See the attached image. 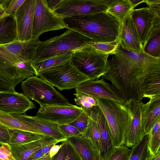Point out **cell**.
<instances>
[{"label":"cell","mask_w":160,"mask_h":160,"mask_svg":"<svg viewBox=\"0 0 160 160\" xmlns=\"http://www.w3.org/2000/svg\"><path fill=\"white\" fill-rule=\"evenodd\" d=\"M107 61L102 76L121 93L125 101L141 102L160 97V58L126 49L120 43L116 53Z\"/></svg>","instance_id":"1"},{"label":"cell","mask_w":160,"mask_h":160,"mask_svg":"<svg viewBox=\"0 0 160 160\" xmlns=\"http://www.w3.org/2000/svg\"><path fill=\"white\" fill-rule=\"evenodd\" d=\"M63 20L67 29L74 30L93 41L111 42L119 38L120 22L106 12Z\"/></svg>","instance_id":"2"},{"label":"cell","mask_w":160,"mask_h":160,"mask_svg":"<svg viewBox=\"0 0 160 160\" xmlns=\"http://www.w3.org/2000/svg\"><path fill=\"white\" fill-rule=\"evenodd\" d=\"M32 76H37L32 62L24 60L0 45V92H15L16 86Z\"/></svg>","instance_id":"3"},{"label":"cell","mask_w":160,"mask_h":160,"mask_svg":"<svg viewBox=\"0 0 160 160\" xmlns=\"http://www.w3.org/2000/svg\"><path fill=\"white\" fill-rule=\"evenodd\" d=\"M91 41L78 32L68 29L59 35L41 42L36 59H45L57 55L72 52L87 47Z\"/></svg>","instance_id":"4"},{"label":"cell","mask_w":160,"mask_h":160,"mask_svg":"<svg viewBox=\"0 0 160 160\" xmlns=\"http://www.w3.org/2000/svg\"><path fill=\"white\" fill-rule=\"evenodd\" d=\"M21 88L27 97L37 102L40 107L71 104L54 87L36 76H30L22 81Z\"/></svg>","instance_id":"5"},{"label":"cell","mask_w":160,"mask_h":160,"mask_svg":"<svg viewBox=\"0 0 160 160\" xmlns=\"http://www.w3.org/2000/svg\"><path fill=\"white\" fill-rule=\"evenodd\" d=\"M109 55L86 47L72 52L71 62L90 80H93L99 79L107 72Z\"/></svg>","instance_id":"6"},{"label":"cell","mask_w":160,"mask_h":160,"mask_svg":"<svg viewBox=\"0 0 160 160\" xmlns=\"http://www.w3.org/2000/svg\"><path fill=\"white\" fill-rule=\"evenodd\" d=\"M95 98L98 102L97 106L103 113L108 122L115 147L124 145L123 137L128 116L127 109L124 103Z\"/></svg>","instance_id":"7"},{"label":"cell","mask_w":160,"mask_h":160,"mask_svg":"<svg viewBox=\"0 0 160 160\" xmlns=\"http://www.w3.org/2000/svg\"><path fill=\"white\" fill-rule=\"evenodd\" d=\"M37 76L60 91L75 88L82 83L90 80L78 70L71 61L39 72Z\"/></svg>","instance_id":"8"},{"label":"cell","mask_w":160,"mask_h":160,"mask_svg":"<svg viewBox=\"0 0 160 160\" xmlns=\"http://www.w3.org/2000/svg\"><path fill=\"white\" fill-rule=\"evenodd\" d=\"M67 27L63 19L58 16L48 6L46 0H36L32 38H38L42 34Z\"/></svg>","instance_id":"9"},{"label":"cell","mask_w":160,"mask_h":160,"mask_svg":"<svg viewBox=\"0 0 160 160\" xmlns=\"http://www.w3.org/2000/svg\"><path fill=\"white\" fill-rule=\"evenodd\" d=\"M143 102L132 100L126 102L128 116L123 137L124 145L132 148L140 142L145 135L143 129L142 116Z\"/></svg>","instance_id":"10"},{"label":"cell","mask_w":160,"mask_h":160,"mask_svg":"<svg viewBox=\"0 0 160 160\" xmlns=\"http://www.w3.org/2000/svg\"><path fill=\"white\" fill-rule=\"evenodd\" d=\"M107 8L99 0H62L53 11L63 19L106 12Z\"/></svg>","instance_id":"11"},{"label":"cell","mask_w":160,"mask_h":160,"mask_svg":"<svg viewBox=\"0 0 160 160\" xmlns=\"http://www.w3.org/2000/svg\"><path fill=\"white\" fill-rule=\"evenodd\" d=\"M83 110L70 104L68 105L40 107L36 116L58 125L68 124L75 119Z\"/></svg>","instance_id":"12"},{"label":"cell","mask_w":160,"mask_h":160,"mask_svg":"<svg viewBox=\"0 0 160 160\" xmlns=\"http://www.w3.org/2000/svg\"><path fill=\"white\" fill-rule=\"evenodd\" d=\"M76 92L84 93L94 98H102L125 103L121 93L112 84L106 81L102 77L100 79L89 80L75 88Z\"/></svg>","instance_id":"13"},{"label":"cell","mask_w":160,"mask_h":160,"mask_svg":"<svg viewBox=\"0 0 160 160\" xmlns=\"http://www.w3.org/2000/svg\"><path fill=\"white\" fill-rule=\"evenodd\" d=\"M36 0H25L15 12L17 40L26 42L32 38Z\"/></svg>","instance_id":"14"},{"label":"cell","mask_w":160,"mask_h":160,"mask_svg":"<svg viewBox=\"0 0 160 160\" xmlns=\"http://www.w3.org/2000/svg\"><path fill=\"white\" fill-rule=\"evenodd\" d=\"M143 50L154 27L160 25L156 17L148 7L133 9L130 13Z\"/></svg>","instance_id":"15"},{"label":"cell","mask_w":160,"mask_h":160,"mask_svg":"<svg viewBox=\"0 0 160 160\" xmlns=\"http://www.w3.org/2000/svg\"><path fill=\"white\" fill-rule=\"evenodd\" d=\"M85 111L97 124L100 135L101 156L102 160H107L112 153L115 147L106 118L98 106Z\"/></svg>","instance_id":"16"},{"label":"cell","mask_w":160,"mask_h":160,"mask_svg":"<svg viewBox=\"0 0 160 160\" xmlns=\"http://www.w3.org/2000/svg\"><path fill=\"white\" fill-rule=\"evenodd\" d=\"M36 108L33 103L22 93L0 92V112L10 115L22 114Z\"/></svg>","instance_id":"17"},{"label":"cell","mask_w":160,"mask_h":160,"mask_svg":"<svg viewBox=\"0 0 160 160\" xmlns=\"http://www.w3.org/2000/svg\"><path fill=\"white\" fill-rule=\"evenodd\" d=\"M11 115L38 129L44 135L50 137L60 142L67 140V138L61 132L58 124L38 118L36 116H31L25 114Z\"/></svg>","instance_id":"18"},{"label":"cell","mask_w":160,"mask_h":160,"mask_svg":"<svg viewBox=\"0 0 160 160\" xmlns=\"http://www.w3.org/2000/svg\"><path fill=\"white\" fill-rule=\"evenodd\" d=\"M119 38L121 44L129 50L137 53L142 50L130 13L121 22Z\"/></svg>","instance_id":"19"},{"label":"cell","mask_w":160,"mask_h":160,"mask_svg":"<svg viewBox=\"0 0 160 160\" xmlns=\"http://www.w3.org/2000/svg\"><path fill=\"white\" fill-rule=\"evenodd\" d=\"M41 41L39 38L21 42L15 40L3 46L8 51L27 61L32 62L36 58L37 53Z\"/></svg>","instance_id":"20"},{"label":"cell","mask_w":160,"mask_h":160,"mask_svg":"<svg viewBox=\"0 0 160 160\" xmlns=\"http://www.w3.org/2000/svg\"><path fill=\"white\" fill-rule=\"evenodd\" d=\"M80 157L81 160H102L100 154L90 140L84 136L67 138Z\"/></svg>","instance_id":"21"},{"label":"cell","mask_w":160,"mask_h":160,"mask_svg":"<svg viewBox=\"0 0 160 160\" xmlns=\"http://www.w3.org/2000/svg\"><path fill=\"white\" fill-rule=\"evenodd\" d=\"M159 120H160V97H157L150 99L143 104L142 122L145 134L148 133Z\"/></svg>","instance_id":"22"},{"label":"cell","mask_w":160,"mask_h":160,"mask_svg":"<svg viewBox=\"0 0 160 160\" xmlns=\"http://www.w3.org/2000/svg\"><path fill=\"white\" fill-rule=\"evenodd\" d=\"M53 139L46 136L37 140L10 146L12 155L16 160H27L32 153Z\"/></svg>","instance_id":"23"},{"label":"cell","mask_w":160,"mask_h":160,"mask_svg":"<svg viewBox=\"0 0 160 160\" xmlns=\"http://www.w3.org/2000/svg\"><path fill=\"white\" fill-rule=\"evenodd\" d=\"M72 52L55 55L43 59H36L32 64L37 73L71 61Z\"/></svg>","instance_id":"24"},{"label":"cell","mask_w":160,"mask_h":160,"mask_svg":"<svg viewBox=\"0 0 160 160\" xmlns=\"http://www.w3.org/2000/svg\"><path fill=\"white\" fill-rule=\"evenodd\" d=\"M17 40L16 26L14 16H7L0 20V45Z\"/></svg>","instance_id":"25"},{"label":"cell","mask_w":160,"mask_h":160,"mask_svg":"<svg viewBox=\"0 0 160 160\" xmlns=\"http://www.w3.org/2000/svg\"><path fill=\"white\" fill-rule=\"evenodd\" d=\"M0 124L9 129L27 131L44 135L38 129L27 124L18 118L1 112H0Z\"/></svg>","instance_id":"26"},{"label":"cell","mask_w":160,"mask_h":160,"mask_svg":"<svg viewBox=\"0 0 160 160\" xmlns=\"http://www.w3.org/2000/svg\"><path fill=\"white\" fill-rule=\"evenodd\" d=\"M133 9L129 0H114L106 12L115 17L121 23Z\"/></svg>","instance_id":"27"},{"label":"cell","mask_w":160,"mask_h":160,"mask_svg":"<svg viewBox=\"0 0 160 160\" xmlns=\"http://www.w3.org/2000/svg\"><path fill=\"white\" fill-rule=\"evenodd\" d=\"M9 130L10 137L8 144L10 147L37 140L46 136L22 130L9 129Z\"/></svg>","instance_id":"28"},{"label":"cell","mask_w":160,"mask_h":160,"mask_svg":"<svg viewBox=\"0 0 160 160\" xmlns=\"http://www.w3.org/2000/svg\"><path fill=\"white\" fill-rule=\"evenodd\" d=\"M142 51L149 56L160 58V25L154 27Z\"/></svg>","instance_id":"29"},{"label":"cell","mask_w":160,"mask_h":160,"mask_svg":"<svg viewBox=\"0 0 160 160\" xmlns=\"http://www.w3.org/2000/svg\"><path fill=\"white\" fill-rule=\"evenodd\" d=\"M148 142V134H146L140 142L131 148L129 160H146L149 154Z\"/></svg>","instance_id":"30"},{"label":"cell","mask_w":160,"mask_h":160,"mask_svg":"<svg viewBox=\"0 0 160 160\" xmlns=\"http://www.w3.org/2000/svg\"><path fill=\"white\" fill-rule=\"evenodd\" d=\"M88 114L89 121L88 128L83 136L90 140L95 148L101 155L100 135L99 131L95 121L89 116L88 113Z\"/></svg>","instance_id":"31"},{"label":"cell","mask_w":160,"mask_h":160,"mask_svg":"<svg viewBox=\"0 0 160 160\" xmlns=\"http://www.w3.org/2000/svg\"><path fill=\"white\" fill-rule=\"evenodd\" d=\"M120 42L119 38L111 42H100L91 41L88 45L87 47L99 52L109 54H114Z\"/></svg>","instance_id":"32"},{"label":"cell","mask_w":160,"mask_h":160,"mask_svg":"<svg viewBox=\"0 0 160 160\" xmlns=\"http://www.w3.org/2000/svg\"><path fill=\"white\" fill-rule=\"evenodd\" d=\"M75 103L83 110L90 109L93 107L98 106L95 98L92 96L82 93L76 92L74 94Z\"/></svg>","instance_id":"33"},{"label":"cell","mask_w":160,"mask_h":160,"mask_svg":"<svg viewBox=\"0 0 160 160\" xmlns=\"http://www.w3.org/2000/svg\"><path fill=\"white\" fill-rule=\"evenodd\" d=\"M88 112L83 110L75 119L68 124L75 128L83 136L88 130Z\"/></svg>","instance_id":"34"},{"label":"cell","mask_w":160,"mask_h":160,"mask_svg":"<svg viewBox=\"0 0 160 160\" xmlns=\"http://www.w3.org/2000/svg\"><path fill=\"white\" fill-rule=\"evenodd\" d=\"M160 130L156 133L148 135V147L149 155L154 156L160 152Z\"/></svg>","instance_id":"35"},{"label":"cell","mask_w":160,"mask_h":160,"mask_svg":"<svg viewBox=\"0 0 160 160\" xmlns=\"http://www.w3.org/2000/svg\"><path fill=\"white\" fill-rule=\"evenodd\" d=\"M131 149L122 145L115 147L114 150L107 160H129Z\"/></svg>","instance_id":"36"},{"label":"cell","mask_w":160,"mask_h":160,"mask_svg":"<svg viewBox=\"0 0 160 160\" xmlns=\"http://www.w3.org/2000/svg\"><path fill=\"white\" fill-rule=\"evenodd\" d=\"M59 127L61 132L67 138L83 136L75 128L69 124L59 125Z\"/></svg>","instance_id":"37"},{"label":"cell","mask_w":160,"mask_h":160,"mask_svg":"<svg viewBox=\"0 0 160 160\" xmlns=\"http://www.w3.org/2000/svg\"><path fill=\"white\" fill-rule=\"evenodd\" d=\"M25 0H10L5 10V13L8 16H14L17 10Z\"/></svg>","instance_id":"38"},{"label":"cell","mask_w":160,"mask_h":160,"mask_svg":"<svg viewBox=\"0 0 160 160\" xmlns=\"http://www.w3.org/2000/svg\"><path fill=\"white\" fill-rule=\"evenodd\" d=\"M144 2L154 16L160 18V0H145Z\"/></svg>","instance_id":"39"},{"label":"cell","mask_w":160,"mask_h":160,"mask_svg":"<svg viewBox=\"0 0 160 160\" xmlns=\"http://www.w3.org/2000/svg\"><path fill=\"white\" fill-rule=\"evenodd\" d=\"M0 160H16L12 155L8 143H2L0 147Z\"/></svg>","instance_id":"40"},{"label":"cell","mask_w":160,"mask_h":160,"mask_svg":"<svg viewBox=\"0 0 160 160\" xmlns=\"http://www.w3.org/2000/svg\"><path fill=\"white\" fill-rule=\"evenodd\" d=\"M67 151L65 160H81V159L71 144L67 141Z\"/></svg>","instance_id":"41"},{"label":"cell","mask_w":160,"mask_h":160,"mask_svg":"<svg viewBox=\"0 0 160 160\" xmlns=\"http://www.w3.org/2000/svg\"><path fill=\"white\" fill-rule=\"evenodd\" d=\"M10 137L9 129L0 124V142L8 143Z\"/></svg>","instance_id":"42"},{"label":"cell","mask_w":160,"mask_h":160,"mask_svg":"<svg viewBox=\"0 0 160 160\" xmlns=\"http://www.w3.org/2000/svg\"><path fill=\"white\" fill-rule=\"evenodd\" d=\"M67 140L58 152L52 158V160H65L67 154Z\"/></svg>","instance_id":"43"},{"label":"cell","mask_w":160,"mask_h":160,"mask_svg":"<svg viewBox=\"0 0 160 160\" xmlns=\"http://www.w3.org/2000/svg\"><path fill=\"white\" fill-rule=\"evenodd\" d=\"M59 142H60L58 141L53 139L42 147L41 148V150L43 155L48 153L52 148L54 145L57 144Z\"/></svg>","instance_id":"44"},{"label":"cell","mask_w":160,"mask_h":160,"mask_svg":"<svg viewBox=\"0 0 160 160\" xmlns=\"http://www.w3.org/2000/svg\"><path fill=\"white\" fill-rule=\"evenodd\" d=\"M66 141L62 142V143L60 144L55 145L52 148L49 152V155L51 158L58 152L61 148L65 143Z\"/></svg>","instance_id":"45"},{"label":"cell","mask_w":160,"mask_h":160,"mask_svg":"<svg viewBox=\"0 0 160 160\" xmlns=\"http://www.w3.org/2000/svg\"><path fill=\"white\" fill-rule=\"evenodd\" d=\"M62 0H46L49 8L53 11L58 6Z\"/></svg>","instance_id":"46"},{"label":"cell","mask_w":160,"mask_h":160,"mask_svg":"<svg viewBox=\"0 0 160 160\" xmlns=\"http://www.w3.org/2000/svg\"><path fill=\"white\" fill-rule=\"evenodd\" d=\"M41 148L32 153L27 160H36L43 156Z\"/></svg>","instance_id":"47"},{"label":"cell","mask_w":160,"mask_h":160,"mask_svg":"<svg viewBox=\"0 0 160 160\" xmlns=\"http://www.w3.org/2000/svg\"><path fill=\"white\" fill-rule=\"evenodd\" d=\"M129 1L133 8L140 3L145 2V0H129Z\"/></svg>","instance_id":"48"},{"label":"cell","mask_w":160,"mask_h":160,"mask_svg":"<svg viewBox=\"0 0 160 160\" xmlns=\"http://www.w3.org/2000/svg\"><path fill=\"white\" fill-rule=\"evenodd\" d=\"M5 8L0 4V20L8 16L5 13Z\"/></svg>","instance_id":"49"},{"label":"cell","mask_w":160,"mask_h":160,"mask_svg":"<svg viewBox=\"0 0 160 160\" xmlns=\"http://www.w3.org/2000/svg\"><path fill=\"white\" fill-rule=\"evenodd\" d=\"M146 160H160V152L154 156L148 155Z\"/></svg>","instance_id":"50"},{"label":"cell","mask_w":160,"mask_h":160,"mask_svg":"<svg viewBox=\"0 0 160 160\" xmlns=\"http://www.w3.org/2000/svg\"><path fill=\"white\" fill-rule=\"evenodd\" d=\"M114 0H99V2L102 4L108 7L113 1Z\"/></svg>","instance_id":"51"},{"label":"cell","mask_w":160,"mask_h":160,"mask_svg":"<svg viewBox=\"0 0 160 160\" xmlns=\"http://www.w3.org/2000/svg\"><path fill=\"white\" fill-rule=\"evenodd\" d=\"M36 160H52V159L50 157L48 153L45 154L41 157Z\"/></svg>","instance_id":"52"},{"label":"cell","mask_w":160,"mask_h":160,"mask_svg":"<svg viewBox=\"0 0 160 160\" xmlns=\"http://www.w3.org/2000/svg\"><path fill=\"white\" fill-rule=\"evenodd\" d=\"M10 1V0H0V4L6 8Z\"/></svg>","instance_id":"53"},{"label":"cell","mask_w":160,"mask_h":160,"mask_svg":"<svg viewBox=\"0 0 160 160\" xmlns=\"http://www.w3.org/2000/svg\"><path fill=\"white\" fill-rule=\"evenodd\" d=\"M2 143L0 142V147L2 146Z\"/></svg>","instance_id":"54"}]
</instances>
